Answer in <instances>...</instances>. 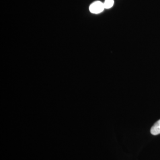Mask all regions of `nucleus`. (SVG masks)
<instances>
[{
	"instance_id": "nucleus-2",
	"label": "nucleus",
	"mask_w": 160,
	"mask_h": 160,
	"mask_svg": "<svg viewBox=\"0 0 160 160\" xmlns=\"http://www.w3.org/2000/svg\"><path fill=\"white\" fill-rule=\"evenodd\" d=\"M151 133L153 135L160 134V119L156 122L151 129Z\"/></svg>"
},
{
	"instance_id": "nucleus-3",
	"label": "nucleus",
	"mask_w": 160,
	"mask_h": 160,
	"mask_svg": "<svg viewBox=\"0 0 160 160\" xmlns=\"http://www.w3.org/2000/svg\"><path fill=\"white\" fill-rule=\"evenodd\" d=\"M104 8L106 9H109L112 8L114 4V0H105L103 2Z\"/></svg>"
},
{
	"instance_id": "nucleus-1",
	"label": "nucleus",
	"mask_w": 160,
	"mask_h": 160,
	"mask_svg": "<svg viewBox=\"0 0 160 160\" xmlns=\"http://www.w3.org/2000/svg\"><path fill=\"white\" fill-rule=\"evenodd\" d=\"M89 9L92 13L98 14L103 12V10L105 9V8L104 6V3L101 1H97L92 3L90 6Z\"/></svg>"
}]
</instances>
